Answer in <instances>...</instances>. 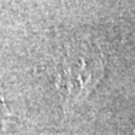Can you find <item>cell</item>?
Listing matches in <instances>:
<instances>
[{
	"instance_id": "1",
	"label": "cell",
	"mask_w": 135,
	"mask_h": 135,
	"mask_svg": "<svg viewBox=\"0 0 135 135\" xmlns=\"http://www.w3.org/2000/svg\"><path fill=\"white\" fill-rule=\"evenodd\" d=\"M103 73V54L98 46L90 41L68 45L56 73V88L65 106L84 100L99 83Z\"/></svg>"
}]
</instances>
